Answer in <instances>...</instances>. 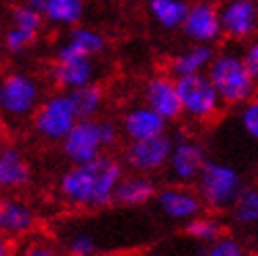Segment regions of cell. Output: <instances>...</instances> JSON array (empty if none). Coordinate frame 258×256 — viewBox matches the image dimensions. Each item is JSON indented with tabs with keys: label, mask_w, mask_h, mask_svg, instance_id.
<instances>
[{
	"label": "cell",
	"mask_w": 258,
	"mask_h": 256,
	"mask_svg": "<svg viewBox=\"0 0 258 256\" xmlns=\"http://www.w3.org/2000/svg\"><path fill=\"white\" fill-rule=\"evenodd\" d=\"M206 74L221 95L223 103L229 107H241L243 103L258 97V82L252 78L241 50H216Z\"/></svg>",
	"instance_id": "cell-2"
},
{
	"label": "cell",
	"mask_w": 258,
	"mask_h": 256,
	"mask_svg": "<svg viewBox=\"0 0 258 256\" xmlns=\"http://www.w3.org/2000/svg\"><path fill=\"white\" fill-rule=\"evenodd\" d=\"M120 139V128L107 118H80L61 141V151L70 164H84L105 153Z\"/></svg>",
	"instance_id": "cell-3"
},
{
	"label": "cell",
	"mask_w": 258,
	"mask_h": 256,
	"mask_svg": "<svg viewBox=\"0 0 258 256\" xmlns=\"http://www.w3.org/2000/svg\"><path fill=\"white\" fill-rule=\"evenodd\" d=\"M143 103L153 107L168 122H174L183 116L176 78L170 72L168 74H153L151 78H147V82L143 86Z\"/></svg>",
	"instance_id": "cell-12"
},
{
	"label": "cell",
	"mask_w": 258,
	"mask_h": 256,
	"mask_svg": "<svg viewBox=\"0 0 258 256\" xmlns=\"http://www.w3.org/2000/svg\"><path fill=\"white\" fill-rule=\"evenodd\" d=\"M3 50H5L3 48V38H0V59H3Z\"/></svg>",
	"instance_id": "cell-36"
},
{
	"label": "cell",
	"mask_w": 258,
	"mask_h": 256,
	"mask_svg": "<svg viewBox=\"0 0 258 256\" xmlns=\"http://www.w3.org/2000/svg\"><path fill=\"white\" fill-rule=\"evenodd\" d=\"M180 34L196 44H216L223 38L218 5L214 0H193L180 25Z\"/></svg>",
	"instance_id": "cell-10"
},
{
	"label": "cell",
	"mask_w": 258,
	"mask_h": 256,
	"mask_svg": "<svg viewBox=\"0 0 258 256\" xmlns=\"http://www.w3.org/2000/svg\"><path fill=\"white\" fill-rule=\"evenodd\" d=\"M239 124L250 139L258 141V97H254L248 103H243L239 109Z\"/></svg>",
	"instance_id": "cell-28"
},
{
	"label": "cell",
	"mask_w": 258,
	"mask_h": 256,
	"mask_svg": "<svg viewBox=\"0 0 258 256\" xmlns=\"http://www.w3.org/2000/svg\"><path fill=\"white\" fill-rule=\"evenodd\" d=\"M166 126H168V120L160 116L147 103L131 107L122 118V133L126 135L128 141H147L153 137L166 135Z\"/></svg>",
	"instance_id": "cell-14"
},
{
	"label": "cell",
	"mask_w": 258,
	"mask_h": 256,
	"mask_svg": "<svg viewBox=\"0 0 258 256\" xmlns=\"http://www.w3.org/2000/svg\"><path fill=\"white\" fill-rule=\"evenodd\" d=\"M256 256H258V254H256Z\"/></svg>",
	"instance_id": "cell-38"
},
{
	"label": "cell",
	"mask_w": 258,
	"mask_h": 256,
	"mask_svg": "<svg viewBox=\"0 0 258 256\" xmlns=\"http://www.w3.org/2000/svg\"><path fill=\"white\" fill-rule=\"evenodd\" d=\"M198 194L204 204L212 210L231 208L243 189V181L237 168L225 162H206L202 174L198 176Z\"/></svg>",
	"instance_id": "cell-7"
},
{
	"label": "cell",
	"mask_w": 258,
	"mask_h": 256,
	"mask_svg": "<svg viewBox=\"0 0 258 256\" xmlns=\"http://www.w3.org/2000/svg\"><path fill=\"white\" fill-rule=\"evenodd\" d=\"M189 5V0H145L147 15L166 32L180 30V25L187 17Z\"/></svg>",
	"instance_id": "cell-20"
},
{
	"label": "cell",
	"mask_w": 258,
	"mask_h": 256,
	"mask_svg": "<svg viewBox=\"0 0 258 256\" xmlns=\"http://www.w3.org/2000/svg\"><path fill=\"white\" fill-rule=\"evenodd\" d=\"M206 256H248L246 248H243L235 237H218L216 241L208 244V250H206Z\"/></svg>",
	"instance_id": "cell-29"
},
{
	"label": "cell",
	"mask_w": 258,
	"mask_h": 256,
	"mask_svg": "<svg viewBox=\"0 0 258 256\" xmlns=\"http://www.w3.org/2000/svg\"><path fill=\"white\" fill-rule=\"evenodd\" d=\"M38 36H40V32H32L11 23L3 34V48L9 55H23L38 42Z\"/></svg>",
	"instance_id": "cell-26"
},
{
	"label": "cell",
	"mask_w": 258,
	"mask_h": 256,
	"mask_svg": "<svg viewBox=\"0 0 258 256\" xmlns=\"http://www.w3.org/2000/svg\"><path fill=\"white\" fill-rule=\"evenodd\" d=\"M156 200L162 214H166L172 221L183 223L196 219L204 208V200L200 198V194L187 187H166L156 196Z\"/></svg>",
	"instance_id": "cell-15"
},
{
	"label": "cell",
	"mask_w": 258,
	"mask_h": 256,
	"mask_svg": "<svg viewBox=\"0 0 258 256\" xmlns=\"http://www.w3.org/2000/svg\"><path fill=\"white\" fill-rule=\"evenodd\" d=\"M176 88L180 97V107H183V116H187L189 120L206 124L221 116L225 103L206 72L193 76H180V78H176Z\"/></svg>",
	"instance_id": "cell-5"
},
{
	"label": "cell",
	"mask_w": 258,
	"mask_h": 256,
	"mask_svg": "<svg viewBox=\"0 0 258 256\" xmlns=\"http://www.w3.org/2000/svg\"><path fill=\"white\" fill-rule=\"evenodd\" d=\"M223 38L246 44L258 36V0H221L218 3Z\"/></svg>",
	"instance_id": "cell-9"
},
{
	"label": "cell",
	"mask_w": 258,
	"mask_h": 256,
	"mask_svg": "<svg viewBox=\"0 0 258 256\" xmlns=\"http://www.w3.org/2000/svg\"><path fill=\"white\" fill-rule=\"evenodd\" d=\"M50 80L59 91H76L97 80V61L95 57L80 55L63 40L55 48V63L50 68Z\"/></svg>",
	"instance_id": "cell-8"
},
{
	"label": "cell",
	"mask_w": 258,
	"mask_h": 256,
	"mask_svg": "<svg viewBox=\"0 0 258 256\" xmlns=\"http://www.w3.org/2000/svg\"><path fill=\"white\" fill-rule=\"evenodd\" d=\"M156 198V183L147 174L124 176L115 189V202L122 206H145Z\"/></svg>",
	"instance_id": "cell-21"
},
{
	"label": "cell",
	"mask_w": 258,
	"mask_h": 256,
	"mask_svg": "<svg viewBox=\"0 0 258 256\" xmlns=\"http://www.w3.org/2000/svg\"><path fill=\"white\" fill-rule=\"evenodd\" d=\"M97 252V239L88 233H76L68 239L70 256H93Z\"/></svg>",
	"instance_id": "cell-30"
},
{
	"label": "cell",
	"mask_w": 258,
	"mask_h": 256,
	"mask_svg": "<svg viewBox=\"0 0 258 256\" xmlns=\"http://www.w3.org/2000/svg\"><path fill=\"white\" fill-rule=\"evenodd\" d=\"M36 227V212L28 202L0 196V233L5 237H23Z\"/></svg>",
	"instance_id": "cell-16"
},
{
	"label": "cell",
	"mask_w": 258,
	"mask_h": 256,
	"mask_svg": "<svg viewBox=\"0 0 258 256\" xmlns=\"http://www.w3.org/2000/svg\"><path fill=\"white\" fill-rule=\"evenodd\" d=\"M23 3H28V5H32V7H36V9L42 11V7H44L46 0H23Z\"/></svg>",
	"instance_id": "cell-34"
},
{
	"label": "cell",
	"mask_w": 258,
	"mask_h": 256,
	"mask_svg": "<svg viewBox=\"0 0 258 256\" xmlns=\"http://www.w3.org/2000/svg\"><path fill=\"white\" fill-rule=\"evenodd\" d=\"M206 162H208L206 160V151L198 141L183 139L172 145V153H170V160H168L166 168H168L170 176L176 183L189 185V183L198 181Z\"/></svg>",
	"instance_id": "cell-13"
},
{
	"label": "cell",
	"mask_w": 258,
	"mask_h": 256,
	"mask_svg": "<svg viewBox=\"0 0 258 256\" xmlns=\"http://www.w3.org/2000/svg\"><path fill=\"white\" fill-rule=\"evenodd\" d=\"M122 178V162L103 153L90 162L72 164L59 178V196L72 208L99 210L115 202Z\"/></svg>",
	"instance_id": "cell-1"
},
{
	"label": "cell",
	"mask_w": 258,
	"mask_h": 256,
	"mask_svg": "<svg viewBox=\"0 0 258 256\" xmlns=\"http://www.w3.org/2000/svg\"><path fill=\"white\" fill-rule=\"evenodd\" d=\"M214 55H216L214 44L189 42L187 48H183L180 53H176L168 61V72L174 76V78H180V76H193V74H204V72H208Z\"/></svg>",
	"instance_id": "cell-18"
},
{
	"label": "cell",
	"mask_w": 258,
	"mask_h": 256,
	"mask_svg": "<svg viewBox=\"0 0 258 256\" xmlns=\"http://www.w3.org/2000/svg\"><path fill=\"white\" fill-rule=\"evenodd\" d=\"M66 42L80 55L86 57H99L107 50V38L103 36L97 28H90V25H74V28L68 30L66 36Z\"/></svg>",
	"instance_id": "cell-22"
},
{
	"label": "cell",
	"mask_w": 258,
	"mask_h": 256,
	"mask_svg": "<svg viewBox=\"0 0 258 256\" xmlns=\"http://www.w3.org/2000/svg\"><path fill=\"white\" fill-rule=\"evenodd\" d=\"M241 55H243V61H246V66L252 74V78L258 82V36H254L252 40L246 42Z\"/></svg>",
	"instance_id": "cell-32"
},
{
	"label": "cell",
	"mask_w": 258,
	"mask_h": 256,
	"mask_svg": "<svg viewBox=\"0 0 258 256\" xmlns=\"http://www.w3.org/2000/svg\"><path fill=\"white\" fill-rule=\"evenodd\" d=\"M13 256H59V252L46 239H32L25 246H21Z\"/></svg>",
	"instance_id": "cell-31"
},
{
	"label": "cell",
	"mask_w": 258,
	"mask_h": 256,
	"mask_svg": "<svg viewBox=\"0 0 258 256\" xmlns=\"http://www.w3.org/2000/svg\"><path fill=\"white\" fill-rule=\"evenodd\" d=\"M5 133H7V124H5V116L0 113V139L5 137Z\"/></svg>",
	"instance_id": "cell-35"
},
{
	"label": "cell",
	"mask_w": 258,
	"mask_h": 256,
	"mask_svg": "<svg viewBox=\"0 0 258 256\" xmlns=\"http://www.w3.org/2000/svg\"><path fill=\"white\" fill-rule=\"evenodd\" d=\"M32 181V166L17 147H5L0 153V191H17Z\"/></svg>",
	"instance_id": "cell-17"
},
{
	"label": "cell",
	"mask_w": 258,
	"mask_h": 256,
	"mask_svg": "<svg viewBox=\"0 0 258 256\" xmlns=\"http://www.w3.org/2000/svg\"><path fill=\"white\" fill-rule=\"evenodd\" d=\"M3 149H5V147H3V141H0V153H3Z\"/></svg>",
	"instance_id": "cell-37"
},
{
	"label": "cell",
	"mask_w": 258,
	"mask_h": 256,
	"mask_svg": "<svg viewBox=\"0 0 258 256\" xmlns=\"http://www.w3.org/2000/svg\"><path fill=\"white\" fill-rule=\"evenodd\" d=\"M80 120L74 99L68 91H57L40 101L32 116V126L38 137L50 143H61Z\"/></svg>",
	"instance_id": "cell-6"
},
{
	"label": "cell",
	"mask_w": 258,
	"mask_h": 256,
	"mask_svg": "<svg viewBox=\"0 0 258 256\" xmlns=\"http://www.w3.org/2000/svg\"><path fill=\"white\" fill-rule=\"evenodd\" d=\"M44 21L53 28L70 30L80 25L86 15V0H46L42 7Z\"/></svg>",
	"instance_id": "cell-19"
},
{
	"label": "cell",
	"mask_w": 258,
	"mask_h": 256,
	"mask_svg": "<svg viewBox=\"0 0 258 256\" xmlns=\"http://www.w3.org/2000/svg\"><path fill=\"white\" fill-rule=\"evenodd\" d=\"M9 21L13 25H19V28H25V30H32V32H42L44 28V15L40 9H36L28 3H17L13 5L11 11H9Z\"/></svg>",
	"instance_id": "cell-27"
},
{
	"label": "cell",
	"mask_w": 258,
	"mask_h": 256,
	"mask_svg": "<svg viewBox=\"0 0 258 256\" xmlns=\"http://www.w3.org/2000/svg\"><path fill=\"white\" fill-rule=\"evenodd\" d=\"M172 139L168 135H160L147 141H131L126 149V166L133 172L139 174H151L160 172L168 166L170 153H172Z\"/></svg>",
	"instance_id": "cell-11"
},
{
	"label": "cell",
	"mask_w": 258,
	"mask_h": 256,
	"mask_svg": "<svg viewBox=\"0 0 258 256\" xmlns=\"http://www.w3.org/2000/svg\"><path fill=\"white\" fill-rule=\"evenodd\" d=\"M185 233L196 239V241H202V244H212L218 237L225 235V227L223 223L214 219V216H202L198 214L196 219L187 221V227H185Z\"/></svg>",
	"instance_id": "cell-25"
},
{
	"label": "cell",
	"mask_w": 258,
	"mask_h": 256,
	"mask_svg": "<svg viewBox=\"0 0 258 256\" xmlns=\"http://www.w3.org/2000/svg\"><path fill=\"white\" fill-rule=\"evenodd\" d=\"M0 256H13L11 254V244H9V237H5L0 233Z\"/></svg>",
	"instance_id": "cell-33"
},
{
	"label": "cell",
	"mask_w": 258,
	"mask_h": 256,
	"mask_svg": "<svg viewBox=\"0 0 258 256\" xmlns=\"http://www.w3.org/2000/svg\"><path fill=\"white\" fill-rule=\"evenodd\" d=\"M70 95L74 99V105L78 109L80 118H99L103 103H105V91L97 82H90L86 86L76 88V91H70Z\"/></svg>",
	"instance_id": "cell-23"
},
{
	"label": "cell",
	"mask_w": 258,
	"mask_h": 256,
	"mask_svg": "<svg viewBox=\"0 0 258 256\" xmlns=\"http://www.w3.org/2000/svg\"><path fill=\"white\" fill-rule=\"evenodd\" d=\"M233 221L241 227H256L258 225V189L243 187L237 200L231 206Z\"/></svg>",
	"instance_id": "cell-24"
},
{
	"label": "cell",
	"mask_w": 258,
	"mask_h": 256,
	"mask_svg": "<svg viewBox=\"0 0 258 256\" xmlns=\"http://www.w3.org/2000/svg\"><path fill=\"white\" fill-rule=\"evenodd\" d=\"M42 99L40 80L28 72H9L0 78V113L5 118H32Z\"/></svg>",
	"instance_id": "cell-4"
}]
</instances>
